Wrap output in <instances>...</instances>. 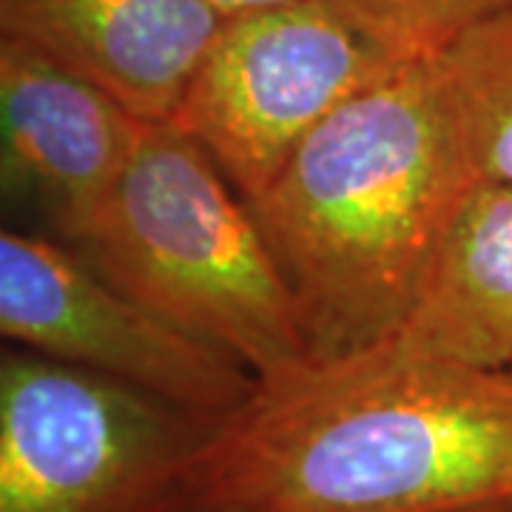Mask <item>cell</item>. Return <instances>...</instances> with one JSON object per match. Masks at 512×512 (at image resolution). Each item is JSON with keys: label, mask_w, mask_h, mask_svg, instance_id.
I'll use <instances>...</instances> for the list:
<instances>
[{"label": "cell", "mask_w": 512, "mask_h": 512, "mask_svg": "<svg viewBox=\"0 0 512 512\" xmlns=\"http://www.w3.org/2000/svg\"><path fill=\"white\" fill-rule=\"evenodd\" d=\"M205 507L453 512L512 504V370L384 342L256 384L217 424Z\"/></svg>", "instance_id": "cell-1"}, {"label": "cell", "mask_w": 512, "mask_h": 512, "mask_svg": "<svg viewBox=\"0 0 512 512\" xmlns=\"http://www.w3.org/2000/svg\"><path fill=\"white\" fill-rule=\"evenodd\" d=\"M436 55L316 126L251 205L311 362L390 342L473 188Z\"/></svg>", "instance_id": "cell-2"}, {"label": "cell", "mask_w": 512, "mask_h": 512, "mask_svg": "<svg viewBox=\"0 0 512 512\" xmlns=\"http://www.w3.org/2000/svg\"><path fill=\"white\" fill-rule=\"evenodd\" d=\"M111 285L268 382L308 365L293 296L251 205L174 123H146L126 174L72 245Z\"/></svg>", "instance_id": "cell-3"}, {"label": "cell", "mask_w": 512, "mask_h": 512, "mask_svg": "<svg viewBox=\"0 0 512 512\" xmlns=\"http://www.w3.org/2000/svg\"><path fill=\"white\" fill-rule=\"evenodd\" d=\"M217 421L29 350L0 356V512H200Z\"/></svg>", "instance_id": "cell-4"}, {"label": "cell", "mask_w": 512, "mask_h": 512, "mask_svg": "<svg viewBox=\"0 0 512 512\" xmlns=\"http://www.w3.org/2000/svg\"><path fill=\"white\" fill-rule=\"evenodd\" d=\"M413 49L350 0H296L225 20L168 123L254 202L302 140Z\"/></svg>", "instance_id": "cell-5"}, {"label": "cell", "mask_w": 512, "mask_h": 512, "mask_svg": "<svg viewBox=\"0 0 512 512\" xmlns=\"http://www.w3.org/2000/svg\"><path fill=\"white\" fill-rule=\"evenodd\" d=\"M0 336L217 424L259 384L237 359L111 285L69 242L23 228L0 234Z\"/></svg>", "instance_id": "cell-6"}, {"label": "cell", "mask_w": 512, "mask_h": 512, "mask_svg": "<svg viewBox=\"0 0 512 512\" xmlns=\"http://www.w3.org/2000/svg\"><path fill=\"white\" fill-rule=\"evenodd\" d=\"M146 120L55 57L0 35L3 191L80 242L126 174Z\"/></svg>", "instance_id": "cell-7"}, {"label": "cell", "mask_w": 512, "mask_h": 512, "mask_svg": "<svg viewBox=\"0 0 512 512\" xmlns=\"http://www.w3.org/2000/svg\"><path fill=\"white\" fill-rule=\"evenodd\" d=\"M225 18L205 0H0V35L92 80L146 123H168Z\"/></svg>", "instance_id": "cell-8"}, {"label": "cell", "mask_w": 512, "mask_h": 512, "mask_svg": "<svg viewBox=\"0 0 512 512\" xmlns=\"http://www.w3.org/2000/svg\"><path fill=\"white\" fill-rule=\"evenodd\" d=\"M390 342L421 356L512 370V185L470 188Z\"/></svg>", "instance_id": "cell-9"}, {"label": "cell", "mask_w": 512, "mask_h": 512, "mask_svg": "<svg viewBox=\"0 0 512 512\" xmlns=\"http://www.w3.org/2000/svg\"><path fill=\"white\" fill-rule=\"evenodd\" d=\"M433 55L470 180L512 185V9Z\"/></svg>", "instance_id": "cell-10"}, {"label": "cell", "mask_w": 512, "mask_h": 512, "mask_svg": "<svg viewBox=\"0 0 512 512\" xmlns=\"http://www.w3.org/2000/svg\"><path fill=\"white\" fill-rule=\"evenodd\" d=\"M416 55L436 52L484 20L504 15L512 0H350Z\"/></svg>", "instance_id": "cell-11"}, {"label": "cell", "mask_w": 512, "mask_h": 512, "mask_svg": "<svg viewBox=\"0 0 512 512\" xmlns=\"http://www.w3.org/2000/svg\"><path fill=\"white\" fill-rule=\"evenodd\" d=\"M211 3L222 18L231 20L239 15H251V12H265V9H276V6H285V3H296V0H205Z\"/></svg>", "instance_id": "cell-12"}, {"label": "cell", "mask_w": 512, "mask_h": 512, "mask_svg": "<svg viewBox=\"0 0 512 512\" xmlns=\"http://www.w3.org/2000/svg\"><path fill=\"white\" fill-rule=\"evenodd\" d=\"M453 512H512V504H487V507H470V510H453Z\"/></svg>", "instance_id": "cell-13"}, {"label": "cell", "mask_w": 512, "mask_h": 512, "mask_svg": "<svg viewBox=\"0 0 512 512\" xmlns=\"http://www.w3.org/2000/svg\"><path fill=\"white\" fill-rule=\"evenodd\" d=\"M200 512H242V510H225V507H202Z\"/></svg>", "instance_id": "cell-14"}]
</instances>
